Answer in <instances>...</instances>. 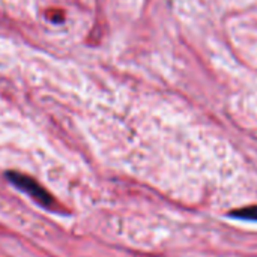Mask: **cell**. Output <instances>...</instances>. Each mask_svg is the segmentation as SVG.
I'll use <instances>...</instances> for the list:
<instances>
[{
    "mask_svg": "<svg viewBox=\"0 0 257 257\" xmlns=\"http://www.w3.org/2000/svg\"><path fill=\"white\" fill-rule=\"evenodd\" d=\"M6 179L20 191L26 193L29 197H32L36 203H39L44 208H53L54 206V197L51 193H48L39 182H36L33 178L18 173V172H8Z\"/></svg>",
    "mask_w": 257,
    "mask_h": 257,
    "instance_id": "1",
    "label": "cell"
},
{
    "mask_svg": "<svg viewBox=\"0 0 257 257\" xmlns=\"http://www.w3.org/2000/svg\"><path fill=\"white\" fill-rule=\"evenodd\" d=\"M229 217L236 218V220H244V221H254L257 223V205L254 206H247V208H241L236 211H232L229 214Z\"/></svg>",
    "mask_w": 257,
    "mask_h": 257,
    "instance_id": "2",
    "label": "cell"
}]
</instances>
